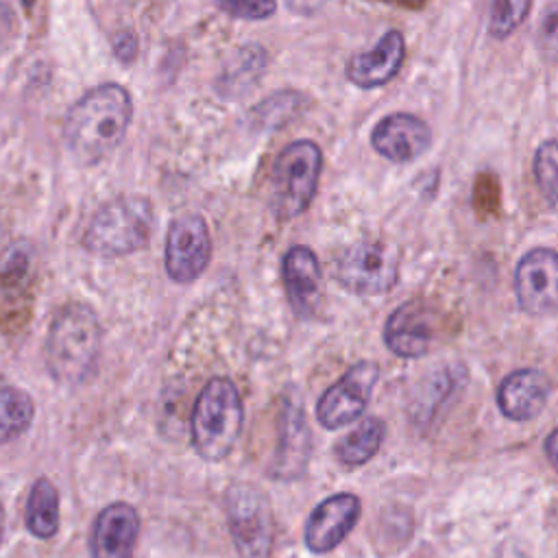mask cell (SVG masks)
<instances>
[{
    "instance_id": "3957f363",
    "label": "cell",
    "mask_w": 558,
    "mask_h": 558,
    "mask_svg": "<svg viewBox=\"0 0 558 558\" xmlns=\"http://www.w3.org/2000/svg\"><path fill=\"white\" fill-rule=\"evenodd\" d=\"M244 425V405L238 386L227 377H211L198 392L190 436L203 460L218 462L231 453Z\"/></svg>"
},
{
    "instance_id": "484cf974",
    "label": "cell",
    "mask_w": 558,
    "mask_h": 558,
    "mask_svg": "<svg viewBox=\"0 0 558 558\" xmlns=\"http://www.w3.org/2000/svg\"><path fill=\"white\" fill-rule=\"evenodd\" d=\"M9 26H13V13L0 2V37L9 35Z\"/></svg>"
},
{
    "instance_id": "5bb4252c",
    "label": "cell",
    "mask_w": 558,
    "mask_h": 558,
    "mask_svg": "<svg viewBox=\"0 0 558 558\" xmlns=\"http://www.w3.org/2000/svg\"><path fill=\"white\" fill-rule=\"evenodd\" d=\"M140 514L131 504L116 501L100 510L92 530V558H133Z\"/></svg>"
},
{
    "instance_id": "9c48e42d",
    "label": "cell",
    "mask_w": 558,
    "mask_h": 558,
    "mask_svg": "<svg viewBox=\"0 0 558 558\" xmlns=\"http://www.w3.org/2000/svg\"><path fill=\"white\" fill-rule=\"evenodd\" d=\"M211 257L207 222L198 214H187L170 222L166 235V270L177 283L196 281Z\"/></svg>"
},
{
    "instance_id": "7c38bea8",
    "label": "cell",
    "mask_w": 558,
    "mask_h": 558,
    "mask_svg": "<svg viewBox=\"0 0 558 558\" xmlns=\"http://www.w3.org/2000/svg\"><path fill=\"white\" fill-rule=\"evenodd\" d=\"M371 144L384 159L410 163L432 146V129L412 113H390L375 124Z\"/></svg>"
},
{
    "instance_id": "8992f818",
    "label": "cell",
    "mask_w": 558,
    "mask_h": 558,
    "mask_svg": "<svg viewBox=\"0 0 558 558\" xmlns=\"http://www.w3.org/2000/svg\"><path fill=\"white\" fill-rule=\"evenodd\" d=\"M227 527L240 558H270L275 519L268 497L253 484H233L225 495Z\"/></svg>"
},
{
    "instance_id": "9a60e30c",
    "label": "cell",
    "mask_w": 558,
    "mask_h": 558,
    "mask_svg": "<svg viewBox=\"0 0 558 558\" xmlns=\"http://www.w3.org/2000/svg\"><path fill=\"white\" fill-rule=\"evenodd\" d=\"M312 453V434L301 403L288 401L279 414V440L270 466L272 477L294 480L303 475Z\"/></svg>"
},
{
    "instance_id": "ac0fdd59",
    "label": "cell",
    "mask_w": 558,
    "mask_h": 558,
    "mask_svg": "<svg viewBox=\"0 0 558 558\" xmlns=\"http://www.w3.org/2000/svg\"><path fill=\"white\" fill-rule=\"evenodd\" d=\"M405 57V39L399 31H388L373 50L357 52L347 63V78L362 87L373 89L388 83L401 68Z\"/></svg>"
},
{
    "instance_id": "4fadbf2b",
    "label": "cell",
    "mask_w": 558,
    "mask_h": 558,
    "mask_svg": "<svg viewBox=\"0 0 558 558\" xmlns=\"http://www.w3.org/2000/svg\"><path fill=\"white\" fill-rule=\"evenodd\" d=\"M384 342L399 357H421L434 342V312L421 301H405L384 325Z\"/></svg>"
},
{
    "instance_id": "cb8c5ba5",
    "label": "cell",
    "mask_w": 558,
    "mask_h": 558,
    "mask_svg": "<svg viewBox=\"0 0 558 558\" xmlns=\"http://www.w3.org/2000/svg\"><path fill=\"white\" fill-rule=\"evenodd\" d=\"M220 9L240 20H268L277 11V0H216Z\"/></svg>"
},
{
    "instance_id": "8fae6325",
    "label": "cell",
    "mask_w": 558,
    "mask_h": 558,
    "mask_svg": "<svg viewBox=\"0 0 558 558\" xmlns=\"http://www.w3.org/2000/svg\"><path fill=\"white\" fill-rule=\"evenodd\" d=\"M362 504L353 493H336L323 499L305 521V545L314 554L336 549L355 527Z\"/></svg>"
},
{
    "instance_id": "f1b7e54d",
    "label": "cell",
    "mask_w": 558,
    "mask_h": 558,
    "mask_svg": "<svg viewBox=\"0 0 558 558\" xmlns=\"http://www.w3.org/2000/svg\"><path fill=\"white\" fill-rule=\"evenodd\" d=\"M395 2H401V4H410V7H414V4H421L423 0H395Z\"/></svg>"
},
{
    "instance_id": "d6986e66",
    "label": "cell",
    "mask_w": 558,
    "mask_h": 558,
    "mask_svg": "<svg viewBox=\"0 0 558 558\" xmlns=\"http://www.w3.org/2000/svg\"><path fill=\"white\" fill-rule=\"evenodd\" d=\"M26 527L37 538H52L59 530V493L48 477H39L28 493L24 510Z\"/></svg>"
},
{
    "instance_id": "4316f807",
    "label": "cell",
    "mask_w": 558,
    "mask_h": 558,
    "mask_svg": "<svg viewBox=\"0 0 558 558\" xmlns=\"http://www.w3.org/2000/svg\"><path fill=\"white\" fill-rule=\"evenodd\" d=\"M545 453H547L551 466H556V429H551L545 440Z\"/></svg>"
},
{
    "instance_id": "7402d4cb",
    "label": "cell",
    "mask_w": 558,
    "mask_h": 558,
    "mask_svg": "<svg viewBox=\"0 0 558 558\" xmlns=\"http://www.w3.org/2000/svg\"><path fill=\"white\" fill-rule=\"evenodd\" d=\"M530 9L532 0H495L488 20V33L495 39H506L521 26Z\"/></svg>"
},
{
    "instance_id": "d4e9b609",
    "label": "cell",
    "mask_w": 558,
    "mask_h": 558,
    "mask_svg": "<svg viewBox=\"0 0 558 558\" xmlns=\"http://www.w3.org/2000/svg\"><path fill=\"white\" fill-rule=\"evenodd\" d=\"M113 50H116L118 59H122V61L133 59V57H135V52H137V44H135L133 33H120V35L116 37Z\"/></svg>"
},
{
    "instance_id": "52a82bcc",
    "label": "cell",
    "mask_w": 558,
    "mask_h": 558,
    "mask_svg": "<svg viewBox=\"0 0 558 558\" xmlns=\"http://www.w3.org/2000/svg\"><path fill=\"white\" fill-rule=\"evenodd\" d=\"M336 279L353 294H384L399 279V255L390 244L379 240L357 242L338 259Z\"/></svg>"
},
{
    "instance_id": "30bf717a",
    "label": "cell",
    "mask_w": 558,
    "mask_h": 558,
    "mask_svg": "<svg viewBox=\"0 0 558 558\" xmlns=\"http://www.w3.org/2000/svg\"><path fill=\"white\" fill-rule=\"evenodd\" d=\"M558 288V257L554 248H532L525 253L514 270V294L532 316H545L556 310Z\"/></svg>"
},
{
    "instance_id": "ffe728a7",
    "label": "cell",
    "mask_w": 558,
    "mask_h": 558,
    "mask_svg": "<svg viewBox=\"0 0 558 558\" xmlns=\"http://www.w3.org/2000/svg\"><path fill=\"white\" fill-rule=\"evenodd\" d=\"M386 425L377 416L362 418L349 434H344L336 445V456L347 466H360L368 462L381 447Z\"/></svg>"
},
{
    "instance_id": "2e32d148",
    "label": "cell",
    "mask_w": 558,
    "mask_h": 558,
    "mask_svg": "<svg viewBox=\"0 0 558 558\" xmlns=\"http://www.w3.org/2000/svg\"><path fill=\"white\" fill-rule=\"evenodd\" d=\"M549 379L538 368H519L504 377L497 388V405L510 421L536 418L549 399Z\"/></svg>"
},
{
    "instance_id": "277c9868",
    "label": "cell",
    "mask_w": 558,
    "mask_h": 558,
    "mask_svg": "<svg viewBox=\"0 0 558 558\" xmlns=\"http://www.w3.org/2000/svg\"><path fill=\"white\" fill-rule=\"evenodd\" d=\"M153 233V205L144 196H122L102 205L83 233V246L102 257L129 255Z\"/></svg>"
},
{
    "instance_id": "e0dca14e",
    "label": "cell",
    "mask_w": 558,
    "mask_h": 558,
    "mask_svg": "<svg viewBox=\"0 0 558 558\" xmlns=\"http://www.w3.org/2000/svg\"><path fill=\"white\" fill-rule=\"evenodd\" d=\"M281 279L292 310L299 316L314 314L320 299L323 272L318 257L310 246L288 248L281 259Z\"/></svg>"
},
{
    "instance_id": "44dd1931",
    "label": "cell",
    "mask_w": 558,
    "mask_h": 558,
    "mask_svg": "<svg viewBox=\"0 0 558 558\" xmlns=\"http://www.w3.org/2000/svg\"><path fill=\"white\" fill-rule=\"evenodd\" d=\"M35 414L33 399L13 386H0V445L28 429Z\"/></svg>"
},
{
    "instance_id": "603a6c76",
    "label": "cell",
    "mask_w": 558,
    "mask_h": 558,
    "mask_svg": "<svg viewBox=\"0 0 558 558\" xmlns=\"http://www.w3.org/2000/svg\"><path fill=\"white\" fill-rule=\"evenodd\" d=\"M556 142L545 140L536 155H534V179L536 185L549 207L556 205V190H558V174H556Z\"/></svg>"
},
{
    "instance_id": "5b68a950",
    "label": "cell",
    "mask_w": 558,
    "mask_h": 558,
    "mask_svg": "<svg viewBox=\"0 0 558 558\" xmlns=\"http://www.w3.org/2000/svg\"><path fill=\"white\" fill-rule=\"evenodd\" d=\"M323 168V153L312 140L288 144L270 170V207L281 220L301 216L314 201Z\"/></svg>"
},
{
    "instance_id": "7a4b0ae2",
    "label": "cell",
    "mask_w": 558,
    "mask_h": 558,
    "mask_svg": "<svg viewBox=\"0 0 558 558\" xmlns=\"http://www.w3.org/2000/svg\"><path fill=\"white\" fill-rule=\"evenodd\" d=\"M100 323L85 303L63 305L48 329L46 366L59 384H83L98 360Z\"/></svg>"
},
{
    "instance_id": "6da1fadb",
    "label": "cell",
    "mask_w": 558,
    "mask_h": 558,
    "mask_svg": "<svg viewBox=\"0 0 558 558\" xmlns=\"http://www.w3.org/2000/svg\"><path fill=\"white\" fill-rule=\"evenodd\" d=\"M131 118L133 100L122 85H96L68 109L63 120L65 146L76 161L94 166L120 146Z\"/></svg>"
},
{
    "instance_id": "ba28073f",
    "label": "cell",
    "mask_w": 558,
    "mask_h": 558,
    "mask_svg": "<svg viewBox=\"0 0 558 558\" xmlns=\"http://www.w3.org/2000/svg\"><path fill=\"white\" fill-rule=\"evenodd\" d=\"M379 379L375 362L353 364L336 384H331L316 403V418L327 429H340L355 421L368 405Z\"/></svg>"
},
{
    "instance_id": "83f0119b",
    "label": "cell",
    "mask_w": 558,
    "mask_h": 558,
    "mask_svg": "<svg viewBox=\"0 0 558 558\" xmlns=\"http://www.w3.org/2000/svg\"><path fill=\"white\" fill-rule=\"evenodd\" d=\"M2 530H4V510H2V504H0V541H2Z\"/></svg>"
}]
</instances>
